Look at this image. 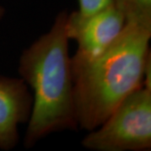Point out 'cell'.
I'll use <instances>...</instances> for the list:
<instances>
[{
	"label": "cell",
	"mask_w": 151,
	"mask_h": 151,
	"mask_svg": "<svg viewBox=\"0 0 151 151\" xmlns=\"http://www.w3.org/2000/svg\"><path fill=\"white\" fill-rule=\"evenodd\" d=\"M150 38L151 22L127 20L103 54L90 61L71 62L76 116L81 129L98 128L124 98L145 84Z\"/></svg>",
	"instance_id": "obj_1"
},
{
	"label": "cell",
	"mask_w": 151,
	"mask_h": 151,
	"mask_svg": "<svg viewBox=\"0 0 151 151\" xmlns=\"http://www.w3.org/2000/svg\"><path fill=\"white\" fill-rule=\"evenodd\" d=\"M67 15L66 12L60 13L50 31L24 50L19 59V72L34 92L24 137L26 147L50 133L78 128L68 51Z\"/></svg>",
	"instance_id": "obj_2"
},
{
	"label": "cell",
	"mask_w": 151,
	"mask_h": 151,
	"mask_svg": "<svg viewBox=\"0 0 151 151\" xmlns=\"http://www.w3.org/2000/svg\"><path fill=\"white\" fill-rule=\"evenodd\" d=\"M81 145L95 151H144L151 148V86L144 84L113 110Z\"/></svg>",
	"instance_id": "obj_3"
},
{
	"label": "cell",
	"mask_w": 151,
	"mask_h": 151,
	"mask_svg": "<svg viewBox=\"0 0 151 151\" xmlns=\"http://www.w3.org/2000/svg\"><path fill=\"white\" fill-rule=\"evenodd\" d=\"M126 23V17L115 5L86 18L78 17L75 11L68 14L67 35L78 44L71 62H86L98 57L119 38Z\"/></svg>",
	"instance_id": "obj_4"
},
{
	"label": "cell",
	"mask_w": 151,
	"mask_h": 151,
	"mask_svg": "<svg viewBox=\"0 0 151 151\" xmlns=\"http://www.w3.org/2000/svg\"><path fill=\"white\" fill-rule=\"evenodd\" d=\"M33 97L23 79L0 76V149L16 145L18 125L29 119Z\"/></svg>",
	"instance_id": "obj_5"
},
{
	"label": "cell",
	"mask_w": 151,
	"mask_h": 151,
	"mask_svg": "<svg viewBox=\"0 0 151 151\" xmlns=\"http://www.w3.org/2000/svg\"><path fill=\"white\" fill-rule=\"evenodd\" d=\"M127 20L151 22V0H114Z\"/></svg>",
	"instance_id": "obj_6"
},
{
	"label": "cell",
	"mask_w": 151,
	"mask_h": 151,
	"mask_svg": "<svg viewBox=\"0 0 151 151\" xmlns=\"http://www.w3.org/2000/svg\"><path fill=\"white\" fill-rule=\"evenodd\" d=\"M78 2L79 9L75 13L80 18L91 16L108 7L115 5L114 0H78Z\"/></svg>",
	"instance_id": "obj_7"
},
{
	"label": "cell",
	"mask_w": 151,
	"mask_h": 151,
	"mask_svg": "<svg viewBox=\"0 0 151 151\" xmlns=\"http://www.w3.org/2000/svg\"><path fill=\"white\" fill-rule=\"evenodd\" d=\"M4 9L2 6H0V19L4 16Z\"/></svg>",
	"instance_id": "obj_8"
}]
</instances>
